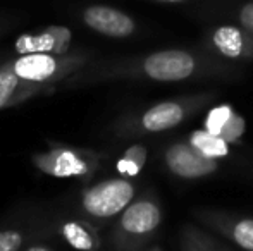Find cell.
<instances>
[{"label":"cell","mask_w":253,"mask_h":251,"mask_svg":"<svg viewBox=\"0 0 253 251\" xmlns=\"http://www.w3.org/2000/svg\"><path fill=\"white\" fill-rule=\"evenodd\" d=\"M229 67L209 50H190V48H167L152 52L148 55L131 61L123 66L105 69L102 72L76 74L67 81V86L95 83V81L114 79V77H136L159 83H177L202 76L226 74Z\"/></svg>","instance_id":"6da1fadb"},{"label":"cell","mask_w":253,"mask_h":251,"mask_svg":"<svg viewBox=\"0 0 253 251\" xmlns=\"http://www.w3.org/2000/svg\"><path fill=\"white\" fill-rule=\"evenodd\" d=\"M162 222V208L153 194L131 201L112 229L114 251H138Z\"/></svg>","instance_id":"7a4b0ae2"},{"label":"cell","mask_w":253,"mask_h":251,"mask_svg":"<svg viewBox=\"0 0 253 251\" xmlns=\"http://www.w3.org/2000/svg\"><path fill=\"white\" fill-rule=\"evenodd\" d=\"M134 184L127 178H112L81 191L76 214L98 225L121 215L134 200Z\"/></svg>","instance_id":"3957f363"},{"label":"cell","mask_w":253,"mask_h":251,"mask_svg":"<svg viewBox=\"0 0 253 251\" xmlns=\"http://www.w3.org/2000/svg\"><path fill=\"white\" fill-rule=\"evenodd\" d=\"M31 164L42 174L59 179H88L100 167V155L86 148L53 144L48 150L35 153Z\"/></svg>","instance_id":"277c9868"},{"label":"cell","mask_w":253,"mask_h":251,"mask_svg":"<svg viewBox=\"0 0 253 251\" xmlns=\"http://www.w3.org/2000/svg\"><path fill=\"white\" fill-rule=\"evenodd\" d=\"M5 67L28 83L40 84L52 90L60 79L67 77L69 74L80 72L81 61L60 59L52 54H28L21 55Z\"/></svg>","instance_id":"5b68a950"},{"label":"cell","mask_w":253,"mask_h":251,"mask_svg":"<svg viewBox=\"0 0 253 251\" xmlns=\"http://www.w3.org/2000/svg\"><path fill=\"white\" fill-rule=\"evenodd\" d=\"M205 48L226 61H253V33L224 21H213L203 38Z\"/></svg>","instance_id":"8992f818"},{"label":"cell","mask_w":253,"mask_h":251,"mask_svg":"<svg viewBox=\"0 0 253 251\" xmlns=\"http://www.w3.org/2000/svg\"><path fill=\"white\" fill-rule=\"evenodd\" d=\"M210 95H197L184 97L179 100H166L153 105L138 117L134 133H162L179 126L188 115L198 107H202Z\"/></svg>","instance_id":"52a82bcc"},{"label":"cell","mask_w":253,"mask_h":251,"mask_svg":"<svg viewBox=\"0 0 253 251\" xmlns=\"http://www.w3.org/2000/svg\"><path fill=\"white\" fill-rule=\"evenodd\" d=\"M164 162L174 176L183 179H200L219 169V162L215 158L202 155L190 141L170 144L164 153Z\"/></svg>","instance_id":"ba28073f"},{"label":"cell","mask_w":253,"mask_h":251,"mask_svg":"<svg viewBox=\"0 0 253 251\" xmlns=\"http://www.w3.org/2000/svg\"><path fill=\"white\" fill-rule=\"evenodd\" d=\"M83 21L88 28L110 38H129L138 30L133 17L109 5L88 7L83 14Z\"/></svg>","instance_id":"9c48e42d"},{"label":"cell","mask_w":253,"mask_h":251,"mask_svg":"<svg viewBox=\"0 0 253 251\" xmlns=\"http://www.w3.org/2000/svg\"><path fill=\"white\" fill-rule=\"evenodd\" d=\"M198 12L212 21L233 23L253 33V0H207Z\"/></svg>","instance_id":"30bf717a"},{"label":"cell","mask_w":253,"mask_h":251,"mask_svg":"<svg viewBox=\"0 0 253 251\" xmlns=\"http://www.w3.org/2000/svg\"><path fill=\"white\" fill-rule=\"evenodd\" d=\"M59 236L76 251H100L102 239L95 224L83 217L59 218L55 224Z\"/></svg>","instance_id":"8fae6325"},{"label":"cell","mask_w":253,"mask_h":251,"mask_svg":"<svg viewBox=\"0 0 253 251\" xmlns=\"http://www.w3.org/2000/svg\"><path fill=\"white\" fill-rule=\"evenodd\" d=\"M45 90L48 88L28 83V81L17 77L5 66L0 67V110L23 104V102L43 93Z\"/></svg>","instance_id":"7c38bea8"},{"label":"cell","mask_w":253,"mask_h":251,"mask_svg":"<svg viewBox=\"0 0 253 251\" xmlns=\"http://www.w3.org/2000/svg\"><path fill=\"white\" fill-rule=\"evenodd\" d=\"M69 43V31L66 30H48L37 36H21L16 41V50L21 55L28 54H64Z\"/></svg>","instance_id":"4fadbf2b"},{"label":"cell","mask_w":253,"mask_h":251,"mask_svg":"<svg viewBox=\"0 0 253 251\" xmlns=\"http://www.w3.org/2000/svg\"><path fill=\"white\" fill-rule=\"evenodd\" d=\"M207 222L213 229H217L229 239H233L243 250L253 251V218H229L212 214L207 217Z\"/></svg>","instance_id":"5bb4252c"},{"label":"cell","mask_w":253,"mask_h":251,"mask_svg":"<svg viewBox=\"0 0 253 251\" xmlns=\"http://www.w3.org/2000/svg\"><path fill=\"white\" fill-rule=\"evenodd\" d=\"M42 234L38 225H9L0 229V251H21Z\"/></svg>","instance_id":"9a60e30c"},{"label":"cell","mask_w":253,"mask_h":251,"mask_svg":"<svg viewBox=\"0 0 253 251\" xmlns=\"http://www.w3.org/2000/svg\"><path fill=\"white\" fill-rule=\"evenodd\" d=\"M190 143L209 158H222L229 153V143L219 134H212L205 129H198L190 134Z\"/></svg>","instance_id":"2e32d148"},{"label":"cell","mask_w":253,"mask_h":251,"mask_svg":"<svg viewBox=\"0 0 253 251\" xmlns=\"http://www.w3.org/2000/svg\"><path fill=\"white\" fill-rule=\"evenodd\" d=\"M147 148L143 144H131L123 155H121L119 162H117V171L123 178H134L143 171L145 164H147Z\"/></svg>","instance_id":"e0dca14e"},{"label":"cell","mask_w":253,"mask_h":251,"mask_svg":"<svg viewBox=\"0 0 253 251\" xmlns=\"http://www.w3.org/2000/svg\"><path fill=\"white\" fill-rule=\"evenodd\" d=\"M233 114L234 110L231 108V105H219V107L212 108L209 112V115H207L203 129L212 134H220V131L224 129V126L227 124V121H229Z\"/></svg>","instance_id":"ac0fdd59"},{"label":"cell","mask_w":253,"mask_h":251,"mask_svg":"<svg viewBox=\"0 0 253 251\" xmlns=\"http://www.w3.org/2000/svg\"><path fill=\"white\" fill-rule=\"evenodd\" d=\"M245 129H247V122H245V119L241 117L240 114L234 112V114L231 115L229 121H227V124L224 126V129L220 131L219 136L224 138V140L231 144V143H236V141L243 136Z\"/></svg>","instance_id":"d6986e66"},{"label":"cell","mask_w":253,"mask_h":251,"mask_svg":"<svg viewBox=\"0 0 253 251\" xmlns=\"http://www.w3.org/2000/svg\"><path fill=\"white\" fill-rule=\"evenodd\" d=\"M184 248L186 251H222L213 248L212 245H209L207 238L197 231H188L186 238H184Z\"/></svg>","instance_id":"ffe728a7"},{"label":"cell","mask_w":253,"mask_h":251,"mask_svg":"<svg viewBox=\"0 0 253 251\" xmlns=\"http://www.w3.org/2000/svg\"><path fill=\"white\" fill-rule=\"evenodd\" d=\"M21 251H55V250L47 245H43V243H30V245L24 246Z\"/></svg>","instance_id":"44dd1931"},{"label":"cell","mask_w":253,"mask_h":251,"mask_svg":"<svg viewBox=\"0 0 253 251\" xmlns=\"http://www.w3.org/2000/svg\"><path fill=\"white\" fill-rule=\"evenodd\" d=\"M150 251H160L159 248H153V250H150Z\"/></svg>","instance_id":"7402d4cb"}]
</instances>
